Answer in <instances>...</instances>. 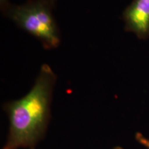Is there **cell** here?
<instances>
[{"mask_svg":"<svg viewBox=\"0 0 149 149\" xmlns=\"http://www.w3.org/2000/svg\"><path fill=\"white\" fill-rule=\"evenodd\" d=\"M56 80L57 76L51 67L43 64L29 92L3 104L9 126L1 149H33L45 137Z\"/></svg>","mask_w":149,"mask_h":149,"instance_id":"cell-1","label":"cell"},{"mask_svg":"<svg viewBox=\"0 0 149 149\" xmlns=\"http://www.w3.org/2000/svg\"><path fill=\"white\" fill-rule=\"evenodd\" d=\"M5 15L21 28L38 39L46 49L58 47L60 34L52 13L53 8L43 0H27L22 5L1 3Z\"/></svg>","mask_w":149,"mask_h":149,"instance_id":"cell-2","label":"cell"},{"mask_svg":"<svg viewBox=\"0 0 149 149\" xmlns=\"http://www.w3.org/2000/svg\"><path fill=\"white\" fill-rule=\"evenodd\" d=\"M124 29L140 40L149 38V0H133L124 10Z\"/></svg>","mask_w":149,"mask_h":149,"instance_id":"cell-3","label":"cell"},{"mask_svg":"<svg viewBox=\"0 0 149 149\" xmlns=\"http://www.w3.org/2000/svg\"><path fill=\"white\" fill-rule=\"evenodd\" d=\"M135 139L136 141L144 148L149 149V137L144 135L141 133L137 132L135 133Z\"/></svg>","mask_w":149,"mask_h":149,"instance_id":"cell-4","label":"cell"},{"mask_svg":"<svg viewBox=\"0 0 149 149\" xmlns=\"http://www.w3.org/2000/svg\"><path fill=\"white\" fill-rule=\"evenodd\" d=\"M43 1H45V2L47 3V4H48L51 7V8H53L54 6H55L57 0H43Z\"/></svg>","mask_w":149,"mask_h":149,"instance_id":"cell-5","label":"cell"},{"mask_svg":"<svg viewBox=\"0 0 149 149\" xmlns=\"http://www.w3.org/2000/svg\"><path fill=\"white\" fill-rule=\"evenodd\" d=\"M112 149H124V148H123V147L120 146H116L113 147V148Z\"/></svg>","mask_w":149,"mask_h":149,"instance_id":"cell-6","label":"cell"},{"mask_svg":"<svg viewBox=\"0 0 149 149\" xmlns=\"http://www.w3.org/2000/svg\"><path fill=\"white\" fill-rule=\"evenodd\" d=\"M33 149H35V148H33Z\"/></svg>","mask_w":149,"mask_h":149,"instance_id":"cell-7","label":"cell"}]
</instances>
